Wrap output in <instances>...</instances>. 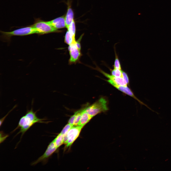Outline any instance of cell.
I'll use <instances>...</instances> for the list:
<instances>
[{
	"mask_svg": "<svg viewBox=\"0 0 171 171\" xmlns=\"http://www.w3.org/2000/svg\"><path fill=\"white\" fill-rule=\"evenodd\" d=\"M38 110L35 112L33 111L32 107L30 110H27L25 114L20 118L17 127L14 130V131L18 128H20V130L17 135L21 133V137L31 127L37 123H45L44 121L45 119L38 118L36 115Z\"/></svg>",
	"mask_w": 171,
	"mask_h": 171,
	"instance_id": "cell-1",
	"label": "cell"
},
{
	"mask_svg": "<svg viewBox=\"0 0 171 171\" xmlns=\"http://www.w3.org/2000/svg\"><path fill=\"white\" fill-rule=\"evenodd\" d=\"M1 38L4 41H9L13 36H23L36 33L35 29L30 25L17 29L10 32L0 31Z\"/></svg>",
	"mask_w": 171,
	"mask_h": 171,
	"instance_id": "cell-2",
	"label": "cell"
},
{
	"mask_svg": "<svg viewBox=\"0 0 171 171\" xmlns=\"http://www.w3.org/2000/svg\"><path fill=\"white\" fill-rule=\"evenodd\" d=\"M30 25L35 29L36 33L39 35L58 31L57 29L50 25L47 21L43 20L40 18L35 19L33 24Z\"/></svg>",
	"mask_w": 171,
	"mask_h": 171,
	"instance_id": "cell-3",
	"label": "cell"
},
{
	"mask_svg": "<svg viewBox=\"0 0 171 171\" xmlns=\"http://www.w3.org/2000/svg\"><path fill=\"white\" fill-rule=\"evenodd\" d=\"M108 109L107 101L103 97L101 98L93 104L85 108L86 111L92 118L98 114L106 112Z\"/></svg>",
	"mask_w": 171,
	"mask_h": 171,
	"instance_id": "cell-4",
	"label": "cell"
},
{
	"mask_svg": "<svg viewBox=\"0 0 171 171\" xmlns=\"http://www.w3.org/2000/svg\"><path fill=\"white\" fill-rule=\"evenodd\" d=\"M81 36L77 41L69 45L68 50L70 54L69 62L70 64L76 63L80 58L81 54V45L80 41Z\"/></svg>",
	"mask_w": 171,
	"mask_h": 171,
	"instance_id": "cell-5",
	"label": "cell"
},
{
	"mask_svg": "<svg viewBox=\"0 0 171 171\" xmlns=\"http://www.w3.org/2000/svg\"><path fill=\"white\" fill-rule=\"evenodd\" d=\"M83 127L79 126H73L64 136V143L67 147L70 146L79 136Z\"/></svg>",
	"mask_w": 171,
	"mask_h": 171,
	"instance_id": "cell-6",
	"label": "cell"
},
{
	"mask_svg": "<svg viewBox=\"0 0 171 171\" xmlns=\"http://www.w3.org/2000/svg\"><path fill=\"white\" fill-rule=\"evenodd\" d=\"M58 148L53 140L48 145L44 154L38 159L32 162V166H35L39 162L45 164L49 157L56 151Z\"/></svg>",
	"mask_w": 171,
	"mask_h": 171,
	"instance_id": "cell-7",
	"label": "cell"
},
{
	"mask_svg": "<svg viewBox=\"0 0 171 171\" xmlns=\"http://www.w3.org/2000/svg\"><path fill=\"white\" fill-rule=\"evenodd\" d=\"M107 81L109 84L112 85L115 87L123 93L130 96L137 100L141 104L144 105L149 109L150 108L146 104H145L141 101L139 100L135 96L131 90L128 87L126 86L119 85L115 83L112 80L109 79Z\"/></svg>",
	"mask_w": 171,
	"mask_h": 171,
	"instance_id": "cell-8",
	"label": "cell"
},
{
	"mask_svg": "<svg viewBox=\"0 0 171 171\" xmlns=\"http://www.w3.org/2000/svg\"><path fill=\"white\" fill-rule=\"evenodd\" d=\"M96 69L109 78V79L112 80L117 85L122 86H127V84L122 77H118L110 75L103 71L98 67Z\"/></svg>",
	"mask_w": 171,
	"mask_h": 171,
	"instance_id": "cell-9",
	"label": "cell"
},
{
	"mask_svg": "<svg viewBox=\"0 0 171 171\" xmlns=\"http://www.w3.org/2000/svg\"><path fill=\"white\" fill-rule=\"evenodd\" d=\"M47 22L50 25L57 29L66 27L65 17L63 16Z\"/></svg>",
	"mask_w": 171,
	"mask_h": 171,
	"instance_id": "cell-10",
	"label": "cell"
},
{
	"mask_svg": "<svg viewBox=\"0 0 171 171\" xmlns=\"http://www.w3.org/2000/svg\"><path fill=\"white\" fill-rule=\"evenodd\" d=\"M92 117L84 109L82 113L80 120L77 126L83 127L88 123Z\"/></svg>",
	"mask_w": 171,
	"mask_h": 171,
	"instance_id": "cell-11",
	"label": "cell"
},
{
	"mask_svg": "<svg viewBox=\"0 0 171 171\" xmlns=\"http://www.w3.org/2000/svg\"><path fill=\"white\" fill-rule=\"evenodd\" d=\"M74 13L72 9L69 7L65 17L66 27L67 28L70 25L74 20Z\"/></svg>",
	"mask_w": 171,
	"mask_h": 171,
	"instance_id": "cell-12",
	"label": "cell"
},
{
	"mask_svg": "<svg viewBox=\"0 0 171 171\" xmlns=\"http://www.w3.org/2000/svg\"><path fill=\"white\" fill-rule=\"evenodd\" d=\"M64 136L60 133L53 140L57 148L64 143Z\"/></svg>",
	"mask_w": 171,
	"mask_h": 171,
	"instance_id": "cell-13",
	"label": "cell"
},
{
	"mask_svg": "<svg viewBox=\"0 0 171 171\" xmlns=\"http://www.w3.org/2000/svg\"><path fill=\"white\" fill-rule=\"evenodd\" d=\"M65 42L69 45L75 42V38H74L70 33L67 31L65 37Z\"/></svg>",
	"mask_w": 171,
	"mask_h": 171,
	"instance_id": "cell-14",
	"label": "cell"
},
{
	"mask_svg": "<svg viewBox=\"0 0 171 171\" xmlns=\"http://www.w3.org/2000/svg\"><path fill=\"white\" fill-rule=\"evenodd\" d=\"M83 109H82L77 111L75 113L76 116L73 123L74 126H77L81 119Z\"/></svg>",
	"mask_w": 171,
	"mask_h": 171,
	"instance_id": "cell-15",
	"label": "cell"
},
{
	"mask_svg": "<svg viewBox=\"0 0 171 171\" xmlns=\"http://www.w3.org/2000/svg\"><path fill=\"white\" fill-rule=\"evenodd\" d=\"M68 31L72 36L75 38L76 31L75 24L74 19L67 28Z\"/></svg>",
	"mask_w": 171,
	"mask_h": 171,
	"instance_id": "cell-16",
	"label": "cell"
},
{
	"mask_svg": "<svg viewBox=\"0 0 171 171\" xmlns=\"http://www.w3.org/2000/svg\"><path fill=\"white\" fill-rule=\"evenodd\" d=\"M115 58L114 65V68L121 70L120 62L116 51H115Z\"/></svg>",
	"mask_w": 171,
	"mask_h": 171,
	"instance_id": "cell-17",
	"label": "cell"
},
{
	"mask_svg": "<svg viewBox=\"0 0 171 171\" xmlns=\"http://www.w3.org/2000/svg\"><path fill=\"white\" fill-rule=\"evenodd\" d=\"M122 71L121 70L114 69L111 71L112 75L118 77H122Z\"/></svg>",
	"mask_w": 171,
	"mask_h": 171,
	"instance_id": "cell-18",
	"label": "cell"
},
{
	"mask_svg": "<svg viewBox=\"0 0 171 171\" xmlns=\"http://www.w3.org/2000/svg\"><path fill=\"white\" fill-rule=\"evenodd\" d=\"M73 126V125L68 123L65 125L60 133L65 136L70 129Z\"/></svg>",
	"mask_w": 171,
	"mask_h": 171,
	"instance_id": "cell-19",
	"label": "cell"
},
{
	"mask_svg": "<svg viewBox=\"0 0 171 171\" xmlns=\"http://www.w3.org/2000/svg\"><path fill=\"white\" fill-rule=\"evenodd\" d=\"M122 78L127 84H128L129 82V79L127 74L125 72L122 71Z\"/></svg>",
	"mask_w": 171,
	"mask_h": 171,
	"instance_id": "cell-20",
	"label": "cell"
},
{
	"mask_svg": "<svg viewBox=\"0 0 171 171\" xmlns=\"http://www.w3.org/2000/svg\"><path fill=\"white\" fill-rule=\"evenodd\" d=\"M16 107V105L14 106V107L11 110H10L5 116H4L2 118L0 119V126H1L2 125L3 122H4L5 119L6 117L11 112L13 109H14V108H15Z\"/></svg>",
	"mask_w": 171,
	"mask_h": 171,
	"instance_id": "cell-21",
	"label": "cell"
}]
</instances>
